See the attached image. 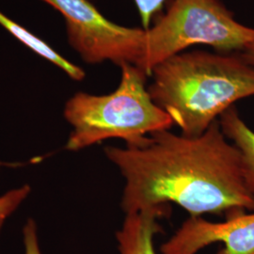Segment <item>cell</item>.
<instances>
[{
	"mask_svg": "<svg viewBox=\"0 0 254 254\" xmlns=\"http://www.w3.org/2000/svg\"><path fill=\"white\" fill-rule=\"evenodd\" d=\"M227 139L217 120L199 136L164 130L136 145L106 147L126 180L121 202L126 215L171 203L191 217L254 211L241 154Z\"/></svg>",
	"mask_w": 254,
	"mask_h": 254,
	"instance_id": "cell-1",
	"label": "cell"
},
{
	"mask_svg": "<svg viewBox=\"0 0 254 254\" xmlns=\"http://www.w3.org/2000/svg\"><path fill=\"white\" fill-rule=\"evenodd\" d=\"M151 75L152 99L185 136L202 135L236 102L254 95V67L239 54L180 53Z\"/></svg>",
	"mask_w": 254,
	"mask_h": 254,
	"instance_id": "cell-2",
	"label": "cell"
},
{
	"mask_svg": "<svg viewBox=\"0 0 254 254\" xmlns=\"http://www.w3.org/2000/svg\"><path fill=\"white\" fill-rule=\"evenodd\" d=\"M118 88L106 95L77 92L67 101L64 117L73 127L66 149L77 152L109 138L136 145L146 136L170 130L172 118L154 103L142 70L122 64Z\"/></svg>",
	"mask_w": 254,
	"mask_h": 254,
	"instance_id": "cell-3",
	"label": "cell"
},
{
	"mask_svg": "<svg viewBox=\"0 0 254 254\" xmlns=\"http://www.w3.org/2000/svg\"><path fill=\"white\" fill-rule=\"evenodd\" d=\"M253 42L254 28L238 23L220 0H173L166 14L145 29L136 67L150 76L156 65L190 46H212L227 54Z\"/></svg>",
	"mask_w": 254,
	"mask_h": 254,
	"instance_id": "cell-4",
	"label": "cell"
},
{
	"mask_svg": "<svg viewBox=\"0 0 254 254\" xmlns=\"http://www.w3.org/2000/svg\"><path fill=\"white\" fill-rule=\"evenodd\" d=\"M59 10L71 46L87 64L110 61L136 66L142 55L145 29L122 27L106 18L89 0H43Z\"/></svg>",
	"mask_w": 254,
	"mask_h": 254,
	"instance_id": "cell-5",
	"label": "cell"
},
{
	"mask_svg": "<svg viewBox=\"0 0 254 254\" xmlns=\"http://www.w3.org/2000/svg\"><path fill=\"white\" fill-rule=\"evenodd\" d=\"M224 244L217 254H254V211H236L223 222L188 218L160 248L161 254H196L210 244Z\"/></svg>",
	"mask_w": 254,
	"mask_h": 254,
	"instance_id": "cell-6",
	"label": "cell"
},
{
	"mask_svg": "<svg viewBox=\"0 0 254 254\" xmlns=\"http://www.w3.org/2000/svg\"><path fill=\"white\" fill-rule=\"evenodd\" d=\"M170 212V205H158L127 214L123 226L116 234L120 254H156L154 237L161 231L157 219Z\"/></svg>",
	"mask_w": 254,
	"mask_h": 254,
	"instance_id": "cell-7",
	"label": "cell"
},
{
	"mask_svg": "<svg viewBox=\"0 0 254 254\" xmlns=\"http://www.w3.org/2000/svg\"><path fill=\"white\" fill-rule=\"evenodd\" d=\"M223 134L239 150L246 187L254 197V132L233 106L218 118Z\"/></svg>",
	"mask_w": 254,
	"mask_h": 254,
	"instance_id": "cell-8",
	"label": "cell"
},
{
	"mask_svg": "<svg viewBox=\"0 0 254 254\" xmlns=\"http://www.w3.org/2000/svg\"><path fill=\"white\" fill-rule=\"evenodd\" d=\"M0 25L7 31H9L12 36L15 37L19 42H21L30 50H32L34 53H36L43 59L61 68L73 80L81 81L85 78L86 73L79 66L70 63L62 55L59 54L45 41L34 35L32 32L27 30L26 27L19 25L17 22L6 16L1 11H0Z\"/></svg>",
	"mask_w": 254,
	"mask_h": 254,
	"instance_id": "cell-9",
	"label": "cell"
},
{
	"mask_svg": "<svg viewBox=\"0 0 254 254\" xmlns=\"http://www.w3.org/2000/svg\"><path fill=\"white\" fill-rule=\"evenodd\" d=\"M30 193V187L25 185L17 190H12L0 197V233L7 218L18 208Z\"/></svg>",
	"mask_w": 254,
	"mask_h": 254,
	"instance_id": "cell-10",
	"label": "cell"
},
{
	"mask_svg": "<svg viewBox=\"0 0 254 254\" xmlns=\"http://www.w3.org/2000/svg\"><path fill=\"white\" fill-rule=\"evenodd\" d=\"M23 241L25 246V254H42L36 223L32 218H28L24 226Z\"/></svg>",
	"mask_w": 254,
	"mask_h": 254,
	"instance_id": "cell-11",
	"label": "cell"
},
{
	"mask_svg": "<svg viewBox=\"0 0 254 254\" xmlns=\"http://www.w3.org/2000/svg\"><path fill=\"white\" fill-rule=\"evenodd\" d=\"M141 19L143 29L150 27L151 20L154 14L161 9L165 0H134Z\"/></svg>",
	"mask_w": 254,
	"mask_h": 254,
	"instance_id": "cell-12",
	"label": "cell"
},
{
	"mask_svg": "<svg viewBox=\"0 0 254 254\" xmlns=\"http://www.w3.org/2000/svg\"><path fill=\"white\" fill-rule=\"evenodd\" d=\"M239 55L245 63L254 67V42L246 46Z\"/></svg>",
	"mask_w": 254,
	"mask_h": 254,
	"instance_id": "cell-13",
	"label": "cell"
},
{
	"mask_svg": "<svg viewBox=\"0 0 254 254\" xmlns=\"http://www.w3.org/2000/svg\"><path fill=\"white\" fill-rule=\"evenodd\" d=\"M5 166H14V165H13V164L4 163V162L0 161V168H1V167H5Z\"/></svg>",
	"mask_w": 254,
	"mask_h": 254,
	"instance_id": "cell-14",
	"label": "cell"
}]
</instances>
